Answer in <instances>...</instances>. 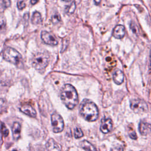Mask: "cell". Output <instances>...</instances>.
I'll return each instance as SVG.
<instances>
[{
    "label": "cell",
    "instance_id": "cell-1",
    "mask_svg": "<svg viewBox=\"0 0 151 151\" xmlns=\"http://www.w3.org/2000/svg\"><path fill=\"white\" fill-rule=\"evenodd\" d=\"M60 97L62 102L68 109H74L78 104L77 92L74 86L70 84H66L63 87Z\"/></svg>",
    "mask_w": 151,
    "mask_h": 151
},
{
    "label": "cell",
    "instance_id": "cell-2",
    "mask_svg": "<svg viewBox=\"0 0 151 151\" xmlns=\"http://www.w3.org/2000/svg\"><path fill=\"white\" fill-rule=\"evenodd\" d=\"M80 113L81 116L88 122L96 121L99 117V110L93 101L85 99L80 104Z\"/></svg>",
    "mask_w": 151,
    "mask_h": 151
},
{
    "label": "cell",
    "instance_id": "cell-3",
    "mask_svg": "<svg viewBox=\"0 0 151 151\" xmlns=\"http://www.w3.org/2000/svg\"><path fill=\"white\" fill-rule=\"evenodd\" d=\"M49 62V57L47 54L38 52L32 58L31 64L32 67L37 70H41L45 68Z\"/></svg>",
    "mask_w": 151,
    "mask_h": 151
},
{
    "label": "cell",
    "instance_id": "cell-4",
    "mask_svg": "<svg viewBox=\"0 0 151 151\" xmlns=\"http://www.w3.org/2000/svg\"><path fill=\"white\" fill-rule=\"evenodd\" d=\"M3 57L5 60L14 64H18L22 59L20 53L12 47H7L3 52Z\"/></svg>",
    "mask_w": 151,
    "mask_h": 151
},
{
    "label": "cell",
    "instance_id": "cell-5",
    "mask_svg": "<svg viewBox=\"0 0 151 151\" xmlns=\"http://www.w3.org/2000/svg\"><path fill=\"white\" fill-rule=\"evenodd\" d=\"M130 106L132 110L136 113H145L148 110L147 103L144 100L139 99L132 100L130 101Z\"/></svg>",
    "mask_w": 151,
    "mask_h": 151
},
{
    "label": "cell",
    "instance_id": "cell-6",
    "mask_svg": "<svg viewBox=\"0 0 151 151\" xmlns=\"http://www.w3.org/2000/svg\"><path fill=\"white\" fill-rule=\"evenodd\" d=\"M51 126L54 133H60L63 130L64 123L62 117L58 113H54L51 116Z\"/></svg>",
    "mask_w": 151,
    "mask_h": 151
},
{
    "label": "cell",
    "instance_id": "cell-7",
    "mask_svg": "<svg viewBox=\"0 0 151 151\" xmlns=\"http://www.w3.org/2000/svg\"><path fill=\"white\" fill-rule=\"evenodd\" d=\"M41 38L43 42L48 45H56L58 44V41L55 37L50 32L42 31L41 33Z\"/></svg>",
    "mask_w": 151,
    "mask_h": 151
},
{
    "label": "cell",
    "instance_id": "cell-8",
    "mask_svg": "<svg viewBox=\"0 0 151 151\" xmlns=\"http://www.w3.org/2000/svg\"><path fill=\"white\" fill-rule=\"evenodd\" d=\"M100 130L103 133L110 132L113 129V122L110 118H103L101 120Z\"/></svg>",
    "mask_w": 151,
    "mask_h": 151
},
{
    "label": "cell",
    "instance_id": "cell-9",
    "mask_svg": "<svg viewBox=\"0 0 151 151\" xmlns=\"http://www.w3.org/2000/svg\"><path fill=\"white\" fill-rule=\"evenodd\" d=\"M45 151H61V148L53 139H50L45 145Z\"/></svg>",
    "mask_w": 151,
    "mask_h": 151
},
{
    "label": "cell",
    "instance_id": "cell-10",
    "mask_svg": "<svg viewBox=\"0 0 151 151\" xmlns=\"http://www.w3.org/2000/svg\"><path fill=\"white\" fill-rule=\"evenodd\" d=\"M125 28L122 25H117L113 30V36L117 39H122L125 35Z\"/></svg>",
    "mask_w": 151,
    "mask_h": 151
},
{
    "label": "cell",
    "instance_id": "cell-11",
    "mask_svg": "<svg viewBox=\"0 0 151 151\" xmlns=\"http://www.w3.org/2000/svg\"><path fill=\"white\" fill-rule=\"evenodd\" d=\"M20 110L26 115H28L31 117H35L37 116V113L35 109L31 106L28 104L22 106L20 107Z\"/></svg>",
    "mask_w": 151,
    "mask_h": 151
},
{
    "label": "cell",
    "instance_id": "cell-12",
    "mask_svg": "<svg viewBox=\"0 0 151 151\" xmlns=\"http://www.w3.org/2000/svg\"><path fill=\"white\" fill-rule=\"evenodd\" d=\"M139 130L140 133L143 136L147 135L150 131V124L149 123L140 122L139 125Z\"/></svg>",
    "mask_w": 151,
    "mask_h": 151
},
{
    "label": "cell",
    "instance_id": "cell-13",
    "mask_svg": "<svg viewBox=\"0 0 151 151\" xmlns=\"http://www.w3.org/2000/svg\"><path fill=\"white\" fill-rule=\"evenodd\" d=\"M113 80L117 84H121L124 80L123 73L119 69L116 70L113 74Z\"/></svg>",
    "mask_w": 151,
    "mask_h": 151
},
{
    "label": "cell",
    "instance_id": "cell-14",
    "mask_svg": "<svg viewBox=\"0 0 151 151\" xmlns=\"http://www.w3.org/2000/svg\"><path fill=\"white\" fill-rule=\"evenodd\" d=\"M12 136L14 140H17L19 139L21 135V125L18 122H14L12 126Z\"/></svg>",
    "mask_w": 151,
    "mask_h": 151
},
{
    "label": "cell",
    "instance_id": "cell-15",
    "mask_svg": "<svg viewBox=\"0 0 151 151\" xmlns=\"http://www.w3.org/2000/svg\"><path fill=\"white\" fill-rule=\"evenodd\" d=\"M80 145L81 148L86 151H97V149L94 147V146L86 140H82L80 142Z\"/></svg>",
    "mask_w": 151,
    "mask_h": 151
},
{
    "label": "cell",
    "instance_id": "cell-16",
    "mask_svg": "<svg viewBox=\"0 0 151 151\" xmlns=\"http://www.w3.org/2000/svg\"><path fill=\"white\" fill-rule=\"evenodd\" d=\"M42 18L41 14L39 12L35 11L33 13L31 18V22L34 25H38L42 23Z\"/></svg>",
    "mask_w": 151,
    "mask_h": 151
},
{
    "label": "cell",
    "instance_id": "cell-17",
    "mask_svg": "<svg viewBox=\"0 0 151 151\" xmlns=\"http://www.w3.org/2000/svg\"><path fill=\"white\" fill-rule=\"evenodd\" d=\"M76 8V2L74 1H73L71 4H70L69 5L67 6L65 8V12L68 14H72L74 13L75 9Z\"/></svg>",
    "mask_w": 151,
    "mask_h": 151
},
{
    "label": "cell",
    "instance_id": "cell-18",
    "mask_svg": "<svg viewBox=\"0 0 151 151\" xmlns=\"http://www.w3.org/2000/svg\"><path fill=\"white\" fill-rule=\"evenodd\" d=\"M74 136H75L76 139H79V138L83 136V133L80 128L76 127L75 129V130H74Z\"/></svg>",
    "mask_w": 151,
    "mask_h": 151
},
{
    "label": "cell",
    "instance_id": "cell-19",
    "mask_svg": "<svg viewBox=\"0 0 151 151\" xmlns=\"http://www.w3.org/2000/svg\"><path fill=\"white\" fill-rule=\"evenodd\" d=\"M1 133H2V134L4 135V137H7V136L9 134L8 132V130L6 128V127L5 126L4 123H2L1 126Z\"/></svg>",
    "mask_w": 151,
    "mask_h": 151
},
{
    "label": "cell",
    "instance_id": "cell-20",
    "mask_svg": "<svg viewBox=\"0 0 151 151\" xmlns=\"http://www.w3.org/2000/svg\"><path fill=\"white\" fill-rule=\"evenodd\" d=\"M60 20L61 18L58 14H56L51 17V22L54 24L58 23L60 21Z\"/></svg>",
    "mask_w": 151,
    "mask_h": 151
},
{
    "label": "cell",
    "instance_id": "cell-21",
    "mask_svg": "<svg viewBox=\"0 0 151 151\" xmlns=\"http://www.w3.org/2000/svg\"><path fill=\"white\" fill-rule=\"evenodd\" d=\"M26 6L25 2L23 0H19L17 2V7L19 10H22L25 8Z\"/></svg>",
    "mask_w": 151,
    "mask_h": 151
},
{
    "label": "cell",
    "instance_id": "cell-22",
    "mask_svg": "<svg viewBox=\"0 0 151 151\" xmlns=\"http://www.w3.org/2000/svg\"><path fill=\"white\" fill-rule=\"evenodd\" d=\"M11 0H2V5L4 8H7L11 6Z\"/></svg>",
    "mask_w": 151,
    "mask_h": 151
},
{
    "label": "cell",
    "instance_id": "cell-23",
    "mask_svg": "<svg viewBox=\"0 0 151 151\" xmlns=\"http://www.w3.org/2000/svg\"><path fill=\"white\" fill-rule=\"evenodd\" d=\"M110 151H123V149L122 146H115L113 148L111 149Z\"/></svg>",
    "mask_w": 151,
    "mask_h": 151
},
{
    "label": "cell",
    "instance_id": "cell-24",
    "mask_svg": "<svg viewBox=\"0 0 151 151\" xmlns=\"http://www.w3.org/2000/svg\"><path fill=\"white\" fill-rule=\"evenodd\" d=\"M129 136H130V137L131 138V139H137V134H136V133L134 132H131V133H130L129 134Z\"/></svg>",
    "mask_w": 151,
    "mask_h": 151
},
{
    "label": "cell",
    "instance_id": "cell-25",
    "mask_svg": "<svg viewBox=\"0 0 151 151\" xmlns=\"http://www.w3.org/2000/svg\"><path fill=\"white\" fill-rule=\"evenodd\" d=\"M38 1L39 0H31V4L32 5H35L38 2Z\"/></svg>",
    "mask_w": 151,
    "mask_h": 151
},
{
    "label": "cell",
    "instance_id": "cell-26",
    "mask_svg": "<svg viewBox=\"0 0 151 151\" xmlns=\"http://www.w3.org/2000/svg\"><path fill=\"white\" fill-rule=\"evenodd\" d=\"M101 1V0H94V4H95L96 5H99L100 4Z\"/></svg>",
    "mask_w": 151,
    "mask_h": 151
},
{
    "label": "cell",
    "instance_id": "cell-27",
    "mask_svg": "<svg viewBox=\"0 0 151 151\" xmlns=\"http://www.w3.org/2000/svg\"><path fill=\"white\" fill-rule=\"evenodd\" d=\"M1 140H2V133H1V126H0V144H1Z\"/></svg>",
    "mask_w": 151,
    "mask_h": 151
},
{
    "label": "cell",
    "instance_id": "cell-28",
    "mask_svg": "<svg viewBox=\"0 0 151 151\" xmlns=\"http://www.w3.org/2000/svg\"><path fill=\"white\" fill-rule=\"evenodd\" d=\"M63 1H65V2H68V1H70L71 0H63Z\"/></svg>",
    "mask_w": 151,
    "mask_h": 151
},
{
    "label": "cell",
    "instance_id": "cell-29",
    "mask_svg": "<svg viewBox=\"0 0 151 151\" xmlns=\"http://www.w3.org/2000/svg\"><path fill=\"white\" fill-rule=\"evenodd\" d=\"M12 151H17V150H12Z\"/></svg>",
    "mask_w": 151,
    "mask_h": 151
}]
</instances>
